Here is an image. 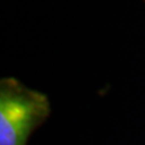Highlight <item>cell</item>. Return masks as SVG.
<instances>
[{
	"label": "cell",
	"mask_w": 145,
	"mask_h": 145,
	"mask_svg": "<svg viewBox=\"0 0 145 145\" xmlns=\"http://www.w3.org/2000/svg\"><path fill=\"white\" fill-rule=\"evenodd\" d=\"M51 114L45 93L16 78L0 81V145H27L30 134Z\"/></svg>",
	"instance_id": "1"
}]
</instances>
